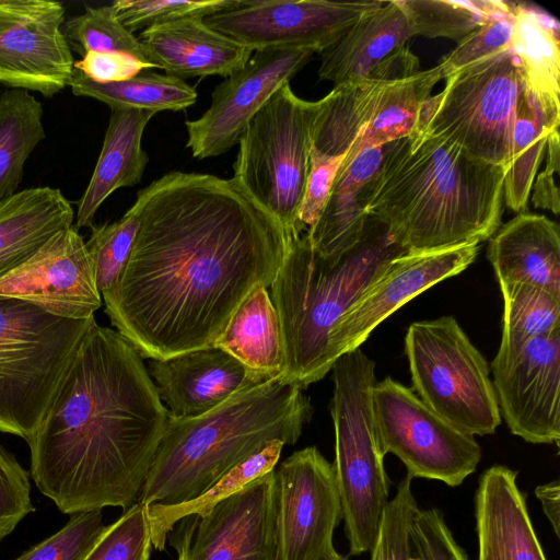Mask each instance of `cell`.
Wrapping results in <instances>:
<instances>
[{"label":"cell","instance_id":"cell-1","mask_svg":"<svg viewBox=\"0 0 560 560\" xmlns=\"http://www.w3.org/2000/svg\"><path fill=\"white\" fill-rule=\"evenodd\" d=\"M140 226L105 313L150 360L214 346L240 304L269 288L291 235L234 179L170 172L140 189Z\"/></svg>","mask_w":560,"mask_h":560},{"label":"cell","instance_id":"cell-2","mask_svg":"<svg viewBox=\"0 0 560 560\" xmlns=\"http://www.w3.org/2000/svg\"><path fill=\"white\" fill-rule=\"evenodd\" d=\"M168 417L140 353L94 318L27 442L31 476L62 513L126 511Z\"/></svg>","mask_w":560,"mask_h":560},{"label":"cell","instance_id":"cell-3","mask_svg":"<svg viewBox=\"0 0 560 560\" xmlns=\"http://www.w3.org/2000/svg\"><path fill=\"white\" fill-rule=\"evenodd\" d=\"M505 168L419 132L387 143L374 178L358 192L407 253L490 238L501 226Z\"/></svg>","mask_w":560,"mask_h":560},{"label":"cell","instance_id":"cell-4","mask_svg":"<svg viewBox=\"0 0 560 560\" xmlns=\"http://www.w3.org/2000/svg\"><path fill=\"white\" fill-rule=\"evenodd\" d=\"M312 415L304 390L280 375L247 384L201 416L168 417L138 502H190L271 441L294 444Z\"/></svg>","mask_w":560,"mask_h":560},{"label":"cell","instance_id":"cell-5","mask_svg":"<svg viewBox=\"0 0 560 560\" xmlns=\"http://www.w3.org/2000/svg\"><path fill=\"white\" fill-rule=\"evenodd\" d=\"M406 253L373 214L359 240L336 256L318 254L305 232L291 237L269 287L283 337L285 380L304 390L331 370L332 329L389 264Z\"/></svg>","mask_w":560,"mask_h":560},{"label":"cell","instance_id":"cell-6","mask_svg":"<svg viewBox=\"0 0 560 560\" xmlns=\"http://www.w3.org/2000/svg\"><path fill=\"white\" fill-rule=\"evenodd\" d=\"M330 415L335 428L332 463L349 553L370 552L388 503L389 480L376 438L372 389L375 362L361 348L334 363Z\"/></svg>","mask_w":560,"mask_h":560},{"label":"cell","instance_id":"cell-7","mask_svg":"<svg viewBox=\"0 0 560 560\" xmlns=\"http://www.w3.org/2000/svg\"><path fill=\"white\" fill-rule=\"evenodd\" d=\"M0 298V432L26 442L90 324Z\"/></svg>","mask_w":560,"mask_h":560},{"label":"cell","instance_id":"cell-8","mask_svg":"<svg viewBox=\"0 0 560 560\" xmlns=\"http://www.w3.org/2000/svg\"><path fill=\"white\" fill-rule=\"evenodd\" d=\"M524 90L511 49L492 54L446 78L443 90L424 102L415 132L442 138L482 162L505 168Z\"/></svg>","mask_w":560,"mask_h":560},{"label":"cell","instance_id":"cell-9","mask_svg":"<svg viewBox=\"0 0 560 560\" xmlns=\"http://www.w3.org/2000/svg\"><path fill=\"white\" fill-rule=\"evenodd\" d=\"M317 110L318 101L302 100L289 83L282 85L245 127L233 164L232 178L291 236L300 235L296 220Z\"/></svg>","mask_w":560,"mask_h":560},{"label":"cell","instance_id":"cell-10","mask_svg":"<svg viewBox=\"0 0 560 560\" xmlns=\"http://www.w3.org/2000/svg\"><path fill=\"white\" fill-rule=\"evenodd\" d=\"M412 387L440 417L470 435L501 423L490 370L453 316L413 322L405 337Z\"/></svg>","mask_w":560,"mask_h":560},{"label":"cell","instance_id":"cell-11","mask_svg":"<svg viewBox=\"0 0 560 560\" xmlns=\"http://www.w3.org/2000/svg\"><path fill=\"white\" fill-rule=\"evenodd\" d=\"M372 411L383 454L397 456L412 479L456 487L476 470L481 447L475 436L440 417L413 389L389 376L376 382Z\"/></svg>","mask_w":560,"mask_h":560},{"label":"cell","instance_id":"cell-12","mask_svg":"<svg viewBox=\"0 0 560 560\" xmlns=\"http://www.w3.org/2000/svg\"><path fill=\"white\" fill-rule=\"evenodd\" d=\"M177 523V560H280L273 470Z\"/></svg>","mask_w":560,"mask_h":560},{"label":"cell","instance_id":"cell-13","mask_svg":"<svg viewBox=\"0 0 560 560\" xmlns=\"http://www.w3.org/2000/svg\"><path fill=\"white\" fill-rule=\"evenodd\" d=\"M384 1L233 0L203 19L212 30L253 51L268 48H312L337 43L366 12Z\"/></svg>","mask_w":560,"mask_h":560},{"label":"cell","instance_id":"cell-14","mask_svg":"<svg viewBox=\"0 0 560 560\" xmlns=\"http://www.w3.org/2000/svg\"><path fill=\"white\" fill-rule=\"evenodd\" d=\"M280 560H332L342 520L332 464L315 446L296 451L273 469Z\"/></svg>","mask_w":560,"mask_h":560},{"label":"cell","instance_id":"cell-15","mask_svg":"<svg viewBox=\"0 0 560 560\" xmlns=\"http://www.w3.org/2000/svg\"><path fill=\"white\" fill-rule=\"evenodd\" d=\"M316 51L312 48L256 50L247 63L225 78L211 94L209 108L185 122L194 158L219 156L238 144L249 120Z\"/></svg>","mask_w":560,"mask_h":560},{"label":"cell","instance_id":"cell-16","mask_svg":"<svg viewBox=\"0 0 560 560\" xmlns=\"http://www.w3.org/2000/svg\"><path fill=\"white\" fill-rule=\"evenodd\" d=\"M65 8L48 0H0V84L46 97L68 86L74 59Z\"/></svg>","mask_w":560,"mask_h":560},{"label":"cell","instance_id":"cell-17","mask_svg":"<svg viewBox=\"0 0 560 560\" xmlns=\"http://www.w3.org/2000/svg\"><path fill=\"white\" fill-rule=\"evenodd\" d=\"M500 415L528 443H559L560 331L498 352L490 365Z\"/></svg>","mask_w":560,"mask_h":560},{"label":"cell","instance_id":"cell-18","mask_svg":"<svg viewBox=\"0 0 560 560\" xmlns=\"http://www.w3.org/2000/svg\"><path fill=\"white\" fill-rule=\"evenodd\" d=\"M0 298L34 304L56 316L89 319L102 305L93 262L75 226L59 231L0 278Z\"/></svg>","mask_w":560,"mask_h":560},{"label":"cell","instance_id":"cell-19","mask_svg":"<svg viewBox=\"0 0 560 560\" xmlns=\"http://www.w3.org/2000/svg\"><path fill=\"white\" fill-rule=\"evenodd\" d=\"M478 252L479 243H468L433 252L406 253L392 261L332 329L329 342L332 362L360 348L383 320L415 296L465 270Z\"/></svg>","mask_w":560,"mask_h":560},{"label":"cell","instance_id":"cell-20","mask_svg":"<svg viewBox=\"0 0 560 560\" xmlns=\"http://www.w3.org/2000/svg\"><path fill=\"white\" fill-rule=\"evenodd\" d=\"M148 372L170 417L176 419L207 413L247 384L265 381L215 346L150 360Z\"/></svg>","mask_w":560,"mask_h":560},{"label":"cell","instance_id":"cell-21","mask_svg":"<svg viewBox=\"0 0 560 560\" xmlns=\"http://www.w3.org/2000/svg\"><path fill=\"white\" fill-rule=\"evenodd\" d=\"M517 471L494 465L475 494L477 560H547L532 524Z\"/></svg>","mask_w":560,"mask_h":560},{"label":"cell","instance_id":"cell-22","mask_svg":"<svg viewBox=\"0 0 560 560\" xmlns=\"http://www.w3.org/2000/svg\"><path fill=\"white\" fill-rule=\"evenodd\" d=\"M149 60L165 74L187 79L228 78L242 69L253 50L209 27L201 18H189L144 30L138 37Z\"/></svg>","mask_w":560,"mask_h":560},{"label":"cell","instance_id":"cell-23","mask_svg":"<svg viewBox=\"0 0 560 560\" xmlns=\"http://www.w3.org/2000/svg\"><path fill=\"white\" fill-rule=\"evenodd\" d=\"M499 284L526 283L560 295V234L546 215L521 212L490 237Z\"/></svg>","mask_w":560,"mask_h":560},{"label":"cell","instance_id":"cell-24","mask_svg":"<svg viewBox=\"0 0 560 560\" xmlns=\"http://www.w3.org/2000/svg\"><path fill=\"white\" fill-rule=\"evenodd\" d=\"M91 179L78 201L75 228H92L98 208L118 188L141 182L149 156L141 147L145 126L155 113L114 108Z\"/></svg>","mask_w":560,"mask_h":560},{"label":"cell","instance_id":"cell-25","mask_svg":"<svg viewBox=\"0 0 560 560\" xmlns=\"http://www.w3.org/2000/svg\"><path fill=\"white\" fill-rule=\"evenodd\" d=\"M411 37L398 0L385 1L363 14L337 43L320 52L318 77L335 86L364 79Z\"/></svg>","mask_w":560,"mask_h":560},{"label":"cell","instance_id":"cell-26","mask_svg":"<svg viewBox=\"0 0 560 560\" xmlns=\"http://www.w3.org/2000/svg\"><path fill=\"white\" fill-rule=\"evenodd\" d=\"M74 211L60 189L32 187L0 199V278L72 226Z\"/></svg>","mask_w":560,"mask_h":560},{"label":"cell","instance_id":"cell-27","mask_svg":"<svg viewBox=\"0 0 560 560\" xmlns=\"http://www.w3.org/2000/svg\"><path fill=\"white\" fill-rule=\"evenodd\" d=\"M510 49L520 65L526 91L548 120L559 127V23L540 9L516 3Z\"/></svg>","mask_w":560,"mask_h":560},{"label":"cell","instance_id":"cell-28","mask_svg":"<svg viewBox=\"0 0 560 560\" xmlns=\"http://www.w3.org/2000/svg\"><path fill=\"white\" fill-rule=\"evenodd\" d=\"M215 347L231 354L259 380L282 375L284 343L268 288L259 287L240 304Z\"/></svg>","mask_w":560,"mask_h":560},{"label":"cell","instance_id":"cell-29","mask_svg":"<svg viewBox=\"0 0 560 560\" xmlns=\"http://www.w3.org/2000/svg\"><path fill=\"white\" fill-rule=\"evenodd\" d=\"M392 82L370 74L334 86L318 101L312 148L330 156H346L373 118Z\"/></svg>","mask_w":560,"mask_h":560},{"label":"cell","instance_id":"cell-30","mask_svg":"<svg viewBox=\"0 0 560 560\" xmlns=\"http://www.w3.org/2000/svg\"><path fill=\"white\" fill-rule=\"evenodd\" d=\"M72 93L97 100L114 108H138L158 113L183 110L197 101V91L185 80L144 70L119 82L98 83L73 68L69 80Z\"/></svg>","mask_w":560,"mask_h":560},{"label":"cell","instance_id":"cell-31","mask_svg":"<svg viewBox=\"0 0 560 560\" xmlns=\"http://www.w3.org/2000/svg\"><path fill=\"white\" fill-rule=\"evenodd\" d=\"M553 126L525 90L521 94L511 131L510 153L505 166L503 197L515 212L527 209V201L537 170L545 156Z\"/></svg>","mask_w":560,"mask_h":560},{"label":"cell","instance_id":"cell-32","mask_svg":"<svg viewBox=\"0 0 560 560\" xmlns=\"http://www.w3.org/2000/svg\"><path fill=\"white\" fill-rule=\"evenodd\" d=\"M43 115L40 102L26 90L0 94V199L18 191L25 162L45 139Z\"/></svg>","mask_w":560,"mask_h":560},{"label":"cell","instance_id":"cell-33","mask_svg":"<svg viewBox=\"0 0 560 560\" xmlns=\"http://www.w3.org/2000/svg\"><path fill=\"white\" fill-rule=\"evenodd\" d=\"M440 80L441 75L435 66L389 83L373 118L342 162L349 161L363 149L385 145L412 135L417 129L421 108Z\"/></svg>","mask_w":560,"mask_h":560},{"label":"cell","instance_id":"cell-34","mask_svg":"<svg viewBox=\"0 0 560 560\" xmlns=\"http://www.w3.org/2000/svg\"><path fill=\"white\" fill-rule=\"evenodd\" d=\"M413 36L446 37L457 43L483 24L514 13L516 3L501 0H398Z\"/></svg>","mask_w":560,"mask_h":560},{"label":"cell","instance_id":"cell-35","mask_svg":"<svg viewBox=\"0 0 560 560\" xmlns=\"http://www.w3.org/2000/svg\"><path fill=\"white\" fill-rule=\"evenodd\" d=\"M284 445L282 441H271L260 452L226 471L190 502L176 506H147L152 546L156 550H163L168 534L182 518L207 510L255 479L272 471Z\"/></svg>","mask_w":560,"mask_h":560},{"label":"cell","instance_id":"cell-36","mask_svg":"<svg viewBox=\"0 0 560 560\" xmlns=\"http://www.w3.org/2000/svg\"><path fill=\"white\" fill-rule=\"evenodd\" d=\"M503 329L498 352L515 350L526 341L560 331V295L526 283L500 285Z\"/></svg>","mask_w":560,"mask_h":560},{"label":"cell","instance_id":"cell-37","mask_svg":"<svg viewBox=\"0 0 560 560\" xmlns=\"http://www.w3.org/2000/svg\"><path fill=\"white\" fill-rule=\"evenodd\" d=\"M139 226L140 209L135 201L118 221L91 228L85 247L103 299L116 289L129 260Z\"/></svg>","mask_w":560,"mask_h":560},{"label":"cell","instance_id":"cell-38","mask_svg":"<svg viewBox=\"0 0 560 560\" xmlns=\"http://www.w3.org/2000/svg\"><path fill=\"white\" fill-rule=\"evenodd\" d=\"M62 32L70 48L82 57L90 51H116L151 62L142 43L118 21L112 4L86 7L83 13L65 21Z\"/></svg>","mask_w":560,"mask_h":560},{"label":"cell","instance_id":"cell-39","mask_svg":"<svg viewBox=\"0 0 560 560\" xmlns=\"http://www.w3.org/2000/svg\"><path fill=\"white\" fill-rule=\"evenodd\" d=\"M368 215L358 192H331L319 220L305 234L318 254L326 257L336 256L359 240Z\"/></svg>","mask_w":560,"mask_h":560},{"label":"cell","instance_id":"cell-40","mask_svg":"<svg viewBox=\"0 0 560 560\" xmlns=\"http://www.w3.org/2000/svg\"><path fill=\"white\" fill-rule=\"evenodd\" d=\"M233 0H116L112 3L118 21L130 32L148 30L189 18L205 19L228 8Z\"/></svg>","mask_w":560,"mask_h":560},{"label":"cell","instance_id":"cell-41","mask_svg":"<svg viewBox=\"0 0 560 560\" xmlns=\"http://www.w3.org/2000/svg\"><path fill=\"white\" fill-rule=\"evenodd\" d=\"M151 548L148 508L137 501L107 526L84 560H149Z\"/></svg>","mask_w":560,"mask_h":560},{"label":"cell","instance_id":"cell-42","mask_svg":"<svg viewBox=\"0 0 560 560\" xmlns=\"http://www.w3.org/2000/svg\"><path fill=\"white\" fill-rule=\"evenodd\" d=\"M412 478L406 475L395 497L383 512L371 560H410V528L419 506L411 489Z\"/></svg>","mask_w":560,"mask_h":560},{"label":"cell","instance_id":"cell-43","mask_svg":"<svg viewBox=\"0 0 560 560\" xmlns=\"http://www.w3.org/2000/svg\"><path fill=\"white\" fill-rule=\"evenodd\" d=\"M107 526L102 510L77 513L61 529L13 560H84Z\"/></svg>","mask_w":560,"mask_h":560},{"label":"cell","instance_id":"cell-44","mask_svg":"<svg viewBox=\"0 0 560 560\" xmlns=\"http://www.w3.org/2000/svg\"><path fill=\"white\" fill-rule=\"evenodd\" d=\"M515 12V11H514ZM513 15L497 18L457 43V46L436 66L441 79L485 57L510 48Z\"/></svg>","mask_w":560,"mask_h":560},{"label":"cell","instance_id":"cell-45","mask_svg":"<svg viewBox=\"0 0 560 560\" xmlns=\"http://www.w3.org/2000/svg\"><path fill=\"white\" fill-rule=\"evenodd\" d=\"M410 560H468L442 511L419 510L410 528Z\"/></svg>","mask_w":560,"mask_h":560},{"label":"cell","instance_id":"cell-46","mask_svg":"<svg viewBox=\"0 0 560 560\" xmlns=\"http://www.w3.org/2000/svg\"><path fill=\"white\" fill-rule=\"evenodd\" d=\"M28 472L0 445V542L35 508Z\"/></svg>","mask_w":560,"mask_h":560},{"label":"cell","instance_id":"cell-47","mask_svg":"<svg viewBox=\"0 0 560 560\" xmlns=\"http://www.w3.org/2000/svg\"><path fill=\"white\" fill-rule=\"evenodd\" d=\"M343 159L345 156L327 155L311 147L310 170L296 220L300 234L312 230L319 220Z\"/></svg>","mask_w":560,"mask_h":560},{"label":"cell","instance_id":"cell-48","mask_svg":"<svg viewBox=\"0 0 560 560\" xmlns=\"http://www.w3.org/2000/svg\"><path fill=\"white\" fill-rule=\"evenodd\" d=\"M73 68L95 82L110 83L128 80L144 70L158 69V66L124 52L90 51L74 61Z\"/></svg>","mask_w":560,"mask_h":560},{"label":"cell","instance_id":"cell-49","mask_svg":"<svg viewBox=\"0 0 560 560\" xmlns=\"http://www.w3.org/2000/svg\"><path fill=\"white\" fill-rule=\"evenodd\" d=\"M386 147L363 149L349 161L341 162L331 192L357 194L363 189L377 174Z\"/></svg>","mask_w":560,"mask_h":560},{"label":"cell","instance_id":"cell-50","mask_svg":"<svg viewBox=\"0 0 560 560\" xmlns=\"http://www.w3.org/2000/svg\"><path fill=\"white\" fill-rule=\"evenodd\" d=\"M545 170L534 180L533 203L536 208L549 210L556 215L560 211L559 188L556 182V174L560 170V139L559 129L549 133L546 144Z\"/></svg>","mask_w":560,"mask_h":560},{"label":"cell","instance_id":"cell-51","mask_svg":"<svg viewBox=\"0 0 560 560\" xmlns=\"http://www.w3.org/2000/svg\"><path fill=\"white\" fill-rule=\"evenodd\" d=\"M535 494L542 505L544 513L549 520L555 534L559 536L560 527V486L559 480H552L540 485L535 489Z\"/></svg>","mask_w":560,"mask_h":560},{"label":"cell","instance_id":"cell-52","mask_svg":"<svg viewBox=\"0 0 560 560\" xmlns=\"http://www.w3.org/2000/svg\"><path fill=\"white\" fill-rule=\"evenodd\" d=\"M332 560H347V559L339 555L337 558H335Z\"/></svg>","mask_w":560,"mask_h":560}]
</instances>
